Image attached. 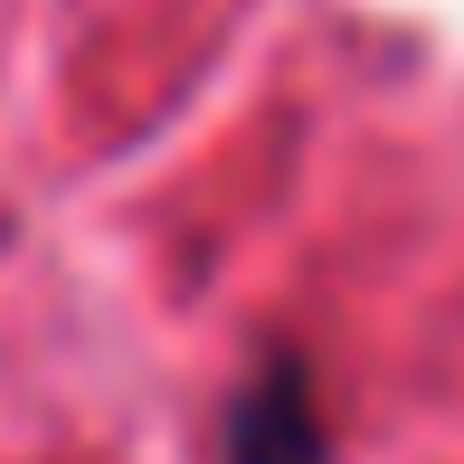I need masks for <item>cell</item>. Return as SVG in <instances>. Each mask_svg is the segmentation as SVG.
I'll use <instances>...</instances> for the list:
<instances>
[{"mask_svg":"<svg viewBox=\"0 0 464 464\" xmlns=\"http://www.w3.org/2000/svg\"><path fill=\"white\" fill-rule=\"evenodd\" d=\"M227 464H323V417H313L304 370H294V361H266V379L237 398Z\"/></svg>","mask_w":464,"mask_h":464,"instance_id":"obj_1","label":"cell"}]
</instances>
